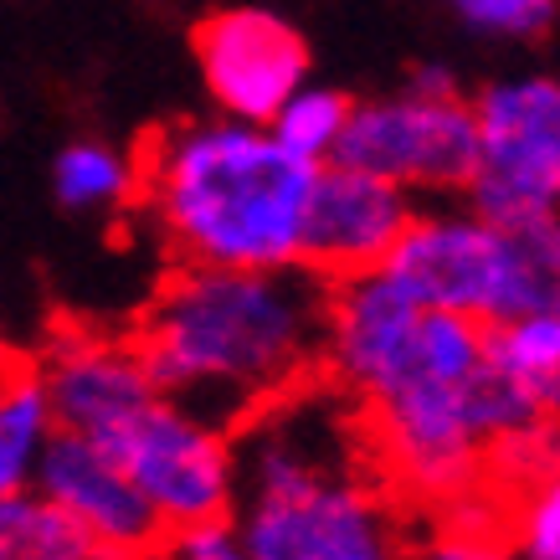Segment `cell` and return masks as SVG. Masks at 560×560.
<instances>
[{"mask_svg":"<svg viewBox=\"0 0 560 560\" xmlns=\"http://www.w3.org/2000/svg\"><path fill=\"white\" fill-rule=\"evenodd\" d=\"M314 171L268 124L180 119L139 154V201L180 268H299Z\"/></svg>","mask_w":560,"mask_h":560,"instance_id":"obj_3","label":"cell"},{"mask_svg":"<svg viewBox=\"0 0 560 560\" xmlns=\"http://www.w3.org/2000/svg\"><path fill=\"white\" fill-rule=\"evenodd\" d=\"M478 165L463 201L493 226L560 206V72H504L474 98Z\"/></svg>","mask_w":560,"mask_h":560,"instance_id":"obj_4","label":"cell"},{"mask_svg":"<svg viewBox=\"0 0 560 560\" xmlns=\"http://www.w3.org/2000/svg\"><path fill=\"white\" fill-rule=\"evenodd\" d=\"M350 108H355V98H350L345 88L314 83V78H308V83L299 88V93H289V103L268 119V135L278 139L283 150L299 154V160H308V165H324V160H335V150H340Z\"/></svg>","mask_w":560,"mask_h":560,"instance_id":"obj_18","label":"cell"},{"mask_svg":"<svg viewBox=\"0 0 560 560\" xmlns=\"http://www.w3.org/2000/svg\"><path fill=\"white\" fill-rule=\"evenodd\" d=\"M478 42H540L560 21V0H442Z\"/></svg>","mask_w":560,"mask_h":560,"instance_id":"obj_20","label":"cell"},{"mask_svg":"<svg viewBox=\"0 0 560 560\" xmlns=\"http://www.w3.org/2000/svg\"><path fill=\"white\" fill-rule=\"evenodd\" d=\"M504 540L520 560H560V458L504 493Z\"/></svg>","mask_w":560,"mask_h":560,"instance_id":"obj_19","label":"cell"},{"mask_svg":"<svg viewBox=\"0 0 560 560\" xmlns=\"http://www.w3.org/2000/svg\"><path fill=\"white\" fill-rule=\"evenodd\" d=\"M51 401L57 432H78L88 442H108L135 411L160 396L139 360L135 340L98 335V329H57L32 360Z\"/></svg>","mask_w":560,"mask_h":560,"instance_id":"obj_11","label":"cell"},{"mask_svg":"<svg viewBox=\"0 0 560 560\" xmlns=\"http://www.w3.org/2000/svg\"><path fill=\"white\" fill-rule=\"evenodd\" d=\"M108 447L165 529L226 520L237 504V442L221 422L154 396L114 432Z\"/></svg>","mask_w":560,"mask_h":560,"instance_id":"obj_5","label":"cell"},{"mask_svg":"<svg viewBox=\"0 0 560 560\" xmlns=\"http://www.w3.org/2000/svg\"><path fill=\"white\" fill-rule=\"evenodd\" d=\"M417 329H422V304L386 268L335 278L324 289L319 381L340 390L350 411L365 407L407 371Z\"/></svg>","mask_w":560,"mask_h":560,"instance_id":"obj_8","label":"cell"},{"mask_svg":"<svg viewBox=\"0 0 560 560\" xmlns=\"http://www.w3.org/2000/svg\"><path fill=\"white\" fill-rule=\"evenodd\" d=\"M21 355H11V350H0V381H5V375H11V365H16Z\"/></svg>","mask_w":560,"mask_h":560,"instance_id":"obj_24","label":"cell"},{"mask_svg":"<svg viewBox=\"0 0 560 560\" xmlns=\"http://www.w3.org/2000/svg\"><path fill=\"white\" fill-rule=\"evenodd\" d=\"M529 314L560 319V206L499 226V289L489 324Z\"/></svg>","mask_w":560,"mask_h":560,"instance_id":"obj_13","label":"cell"},{"mask_svg":"<svg viewBox=\"0 0 560 560\" xmlns=\"http://www.w3.org/2000/svg\"><path fill=\"white\" fill-rule=\"evenodd\" d=\"M237 442L232 525L247 560H407V510L375 483L360 422L324 381L293 390Z\"/></svg>","mask_w":560,"mask_h":560,"instance_id":"obj_2","label":"cell"},{"mask_svg":"<svg viewBox=\"0 0 560 560\" xmlns=\"http://www.w3.org/2000/svg\"><path fill=\"white\" fill-rule=\"evenodd\" d=\"M381 268L422 308L489 324L499 289V226L468 201L417 206L411 226Z\"/></svg>","mask_w":560,"mask_h":560,"instance_id":"obj_9","label":"cell"},{"mask_svg":"<svg viewBox=\"0 0 560 560\" xmlns=\"http://www.w3.org/2000/svg\"><path fill=\"white\" fill-rule=\"evenodd\" d=\"M407 93H422V98H463V78L453 62H417L407 72Z\"/></svg>","mask_w":560,"mask_h":560,"instance_id":"obj_23","label":"cell"},{"mask_svg":"<svg viewBox=\"0 0 560 560\" xmlns=\"http://www.w3.org/2000/svg\"><path fill=\"white\" fill-rule=\"evenodd\" d=\"M57 438V417L42 390V375L26 355L11 365L0 381V499L5 493H26L36 478V463Z\"/></svg>","mask_w":560,"mask_h":560,"instance_id":"obj_16","label":"cell"},{"mask_svg":"<svg viewBox=\"0 0 560 560\" xmlns=\"http://www.w3.org/2000/svg\"><path fill=\"white\" fill-rule=\"evenodd\" d=\"M190 57L211 108L242 124H268L314 68L304 32L262 5H226L201 16L190 26Z\"/></svg>","mask_w":560,"mask_h":560,"instance_id":"obj_7","label":"cell"},{"mask_svg":"<svg viewBox=\"0 0 560 560\" xmlns=\"http://www.w3.org/2000/svg\"><path fill=\"white\" fill-rule=\"evenodd\" d=\"M335 160L411 190L417 201L463 196L478 165L474 108L468 98H422L407 88L355 98Z\"/></svg>","mask_w":560,"mask_h":560,"instance_id":"obj_6","label":"cell"},{"mask_svg":"<svg viewBox=\"0 0 560 560\" xmlns=\"http://www.w3.org/2000/svg\"><path fill=\"white\" fill-rule=\"evenodd\" d=\"M150 560H247V550H242V535L232 525V514H226V520L165 529Z\"/></svg>","mask_w":560,"mask_h":560,"instance_id":"obj_22","label":"cell"},{"mask_svg":"<svg viewBox=\"0 0 560 560\" xmlns=\"http://www.w3.org/2000/svg\"><path fill=\"white\" fill-rule=\"evenodd\" d=\"M32 489L51 499L72 525H83V535L108 560H150L165 535V525L154 520L144 493L129 483L119 458L78 432H57L47 442Z\"/></svg>","mask_w":560,"mask_h":560,"instance_id":"obj_12","label":"cell"},{"mask_svg":"<svg viewBox=\"0 0 560 560\" xmlns=\"http://www.w3.org/2000/svg\"><path fill=\"white\" fill-rule=\"evenodd\" d=\"M51 201L72 217H114L139 201V154L108 139H68L51 154Z\"/></svg>","mask_w":560,"mask_h":560,"instance_id":"obj_14","label":"cell"},{"mask_svg":"<svg viewBox=\"0 0 560 560\" xmlns=\"http://www.w3.org/2000/svg\"><path fill=\"white\" fill-rule=\"evenodd\" d=\"M324 289L308 268H175L129 340L160 396L237 432L319 381Z\"/></svg>","mask_w":560,"mask_h":560,"instance_id":"obj_1","label":"cell"},{"mask_svg":"<svg viewBox=\"0 0 560 560\" xmlns=\"http://www.w3.org/2000/svg\"><path fill=\"white\" fill-rule=\"evenodd\" d=\"M417 196L390 186L381 175H365L355 165L324 160L314 171L304 206V242H299V268L335 283L350 272H371L390 257L401 232L417 217Z\"/></svg>","mask_w":560,"mask_h":560,"instance_id":"obj_10","label":"cell"},{"mask_svg":"<svg viewBox=\"0 0 560 560\" xmlns=\"http://www.w3.org/2000/svg\"><path fill=\"white\" fill-rule=\"evenodd\" d=\"M0 560H108L36 489L0 499Z\"/></svg>","mask_w":560,"mask_h":560,"instance_id":"obj_17","label":"cell"},{"mask_svg":"<svg viewBox=\"0 0 560 560\" xmlns=\"http://www.w3.org/2000/svg\"><path fill=\"white\" fill-rule=\"evenodd\" d=\"M407 560H520V556L510 550V540H504L499 529L432 520L427 540L417 545V550H407Z\"/></svg>","mask_w":560,"mask_h":560,"instance_id":"obj_21","label":"cell"},{"mask_svg":"<svg viewBox=\"0 0 560 560\" xmlns=\"http://www.w3.org/2000/svg\"><path fill=\"white\" fill-rule=\"evenodd\" d=\"M489 360L540 422L560 427V319L529 314V319L489 324Z\"/></svg>","mask_w":560,"mask_h":560,"instance_id":"obj_15","label":"cell"}]
</instances>
